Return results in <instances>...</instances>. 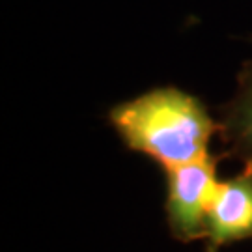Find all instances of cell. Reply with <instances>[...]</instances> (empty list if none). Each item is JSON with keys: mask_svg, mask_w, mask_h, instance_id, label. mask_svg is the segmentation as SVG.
I'll return each instance as SVG.
<instances>
[{"mask_svg": "<svg viewBox=\"0 0 252 252\" xmlns=\"http://www.w3.org/2000/svg\"><path fill=\"white\" fill-rule=\"evenodd\" d=\"M108 120L131 150L152 157L164 170L206 157L211 136L220 129L202 101L174 86L120 103Z\"/></svg>", "mask_w": 252, "mask_h": 252, "instance_id": "cell-1", "label": "cell"}, {"mask_svg": "<svg viewBox=\"0 0 252 252\" xmlns=\"http://www.w3.org/2000/svg\"><path fill=\"white\" fill-rule=\"evenodd\" d=\"M217 183V159L211 155L166 170V219L174 237H206V217Z\"/></svg>", "mask_w": 252, "mask_h": 252, "instance_id": "cell-2", "label": "cell"}, {"mask_svg": "<svg viewBox=\"0 0 252 252\" xmlns=\"http://www.w3.org/2000/svg\"><path fill=\"white\" fill-rule=\"evenodd\" d=\"M252 239V168L219 181L206 217L207 252Z\"/></svg>", "mask_w": 252, "mask_h": 252, "instance_id": "cell-3", "label": "cell"}, {"mask_svg": "<svg viewBox=\"0 0 252 252\" xmlns=\"http://www.w3.org/2000/svg\"><path fill=\"white\" fill-rule=\"evenodd\" d=\"M220 131L232 152L252 168V62L239 73L237 90L224 110Z\"/></svg>", "mask_w": 252, "mask_h": 252, "instance_id": "cell-4", "label": "cell"}]
</instances>
